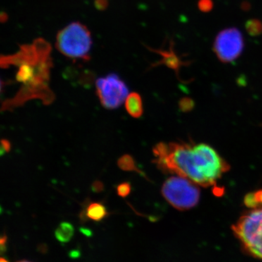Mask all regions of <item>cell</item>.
I'll return each mask as SVG.
<instances>
[{"mask_svg": "<svg viewBox=\"0 0 262 262\" xmlns=\"http://www.w3.org/2000/svg\"><path fill=\"white\" fill-rule=\"evenodd\" d=\"M158 168L164 173L176 174L202 187L214 185L228 171L227 162L206 144L160 142L153 148Z\"/></svg>", "mask_w": 262, "mask_h": 262, "instance_id": "cell-1", "label": "cell"}, {"mask_svg": "<svg viewBox=\"0 0 262 262\" xmlns=\"http://www.w3.org/2000/svg\"><path fill=\"white\" fill-rule=\"evenodd\" d=\"M1 64L5 68L10 65L18 67L16 80L21 83L13 98L3 101L2 111H13L33 99L40 100L45 105L54 101L55 94L49 85L52 62L47 43L39 40L21 48L16 54L2 58Z\"/></svg>", "mask_w": 262, "mask_h": 262, "instance_id": "cell-2", "label": "cell"}, {"mask_svg": "<svg viewBox=\"0 0 262 262\" xmlns=\"http://www.w3.org/2000/svg\"><path fill=\"white\" fill-rule=\"evenodd\" d=\"M56 47L71 59L88 60L92 47L91 32L83 24H71L58 33Z\"/></svg>", "mask_w": 262, "mask_h": 262, "instance_id": "cell-3", "label": "cell"}, {"mask_svg": "<svg viewBox=\"0 0 262 262\" xmlns=\"http://www.w3.org/2000/svg\"><path fill=\"white\" fill-rule=\"evenodd\" d=\"M232 230L246 252L262 260V208L242 215L232 226Z\"/></svg>", "mask_w": 262, "mask_h": 262, "instance_id": "cell-4", "label": "cell"}, {"mask_svg": "<svg viewBox=\"0 0 262 262\" xmlns=\"http://www.w3.org/2000/svg\"><path fill=\"white\" fill-rule=\"evenodd\" d=\"M162 194L169 204L179 211L194 208L201 195L195 183L179 176L170 177L164 182Z\"/></svg>", "mask_w": 262, "mask_h": 262, "instance_id": "cell-5", "label": "cell"}, {"mask_svg": "<svg viewBox=\"0 0 262 262\" xmlns=\"http://www.w3.org/2000/svg\"><path fill=\"white\" fill-rule=\"evenodd\" d=\"M96 87L100 102L107 110L120 107L128 96L126 84L116 74L100 77L96 80Z\"/></svg>", "mask_w": 262, "mask_h": 262, "instance_id": "cell-6", "label": "cell"}, {"mask_svg": "<svg viewBox=\"0 0 262 262\" xmlns=\"http://www.w3.org/2000/svg\"><path fill=\"white\" fill-rule=\"evenodd\" d=\"M213 49L219 59L223 63L234 61L244 51L242 33L234 27L221 31L215 37Z\"/></svg>", "mask_w": 262, "mask_h": 262, "instance_id": "cell-7", "label": "cell"}, {"mask_svg": "<svg viewBox=\"0 0 262 262\" xmlns=\"http://www.w3.org/2000/svg\"><path fill=\"white\" fill-rule=\"evenodd\" d=\"M108 212L106 206L100 202H88L87 204L84 205L83 208L80 213L81 222L87 221L94 222H101L108 216Z\"/></svg>", "mask_w": 262, "mask_h": 262, "instance_id": "cell-8", "label": "cell"}, {"mask_svg": "<svg viewBox=\"0 0 262 262\" xmlns=\"http://www.w3.org/2000/svg\"><path fill=\"white\" fill-rule=\"evenodd\" d=\"M125 108L127 113L134 118H139L144 113L142 99L137 93H131L125 100Z\"/></svg>", "mask_w": 262, "mask_h": 262, "instance_id": "cell-9", "label": "cell"}, {"mask_svg": "<svg viewBox=\"0 0 262 262\" xmlns=\"http://www.w3.org/2000/svg\"><path fill=\"white\" fill-rule=\"evenodd\" d=\"M75 234V228L70 222H61L55 231V237L61 244L70 242Z\"/></svg>", "mask_w": 262, "mask_h": 262, "instance_id": "cell-10", "label": "cell"}, {"mask_svg": "<svg viewBox=\"0 0 262 262\" xmlns=\"http://www.w3.org/2000/svg\"><path fill=\"white\" fill-rule=\"evenodd\" d=\"M117 165L119 168L122 169V170L125 171H135L138 173L141 174V176H144V173L138 168L136 166L135 161H134V158L130 156V155H125L122 156L118 160H117Z\"/></svg>", "mask_w": 262, "mask_h": 262, "instance_id": "cell-11", "label": "cell"}, {"mask_svg": "<svg viewBox=\"0 0 262 262\" xmlns=\"http://www.w3.org/2000/svg\"><path fill=\"white\" fill-rule=\"evenodd\" d=\"M163 57V63L173 70H179V67L182 64V61L177 56L173 51L170 52H160Z\"/></svg>", "mask_w": 262, "mask_h": 262, "instance_id": "cell-12", "label": "cell"}, {"mask_svg": "<svg viewBox=\"0 0 262 262\" xmlns=\"http://www.w3.org/2000/svg\"><path fill=\"white\" fill-rule=\"evenodd\" d=\"M245 204L250 208L256 209L262 206V190L251 192L245 196Z\"/></svg>", "mask_w": 262, "mask_h": 262, "instance_id": "cell-13", "label": "cell"}, {"mask_svg": "<svg viewBox=\"0 0 262 262\" xmlns=\"http://www.w3.org/2000/svg\"><path fill=\"white\" fill-rule=\"evenodd\" d=\"M246 29L250 35H260L262 33V22L258 19H251L246 22Z\"/></svg>", "mask_w": 262, "mask_h": 262, "instance_id": "cell-14", "label": "cell"}, {"mask_svg": "<svg viewBox=\"0 0 262 262\" xmlns=\"http://www.w3.org/2000/svg\"><path fill=\"white\" fill-rule=\"evenodd\" d=\"M131 192V185L129 182H123L117 187V193L121 198H126Z\"/></svg>", "mask_w": 262, "mask_h": 262, "instance_id": "cell-15", "label": "cell"}, {"mask_svg": "<svg viewBox=\"0 0 262 262\" xmlns=\"http://www.w3.org/2000/svg\"><path fill=\"white\" fill-rule=\"evenodd\" d=\"M213 4L212 0H200L198 8L202 12H209L213 8Z\"/></svg>", "mask_w": 262, "mask_h": 262, "instance_id": "cell-16", "label": "cell"}, {"mask_svg": "<svg viewBox=\"0 0 262 262\" xmlns=\"http://www.w3.org/2000/svg\"><path fill=\"white\" fill-rule=\"evenodd\" d=\"M10 149H11V144L10 141L7 139H3L1 141V150H0V154L2 156L9 152Z\"/></svg>", "mask_w": 262, "mask_h": 262, "instance_id": "cell-17", "label": "cell"}, {"mask_svg": "<svg viewBox=\"0 0 262 262\" xmlns=\"http://www.w3.org/2000/svg\"><path fill=\"white\" fill-rule=\"evenodd\" d=\"M7 241H8V237L6 234H3L2 235L1 239H0V245H1V253L3 254L6 251L7 249Z\"/></svg>", "mask_w": 262, "mask_h": 262, "instance_id": "cell-18", "label": "cell"}, {"mask_svg": "<svg viewBox=\"0 0 262 262\" xmlns=\"http://www.w3.org/2000/svg\"><path fill=\"white\" fill-rule=\"evenodd\" d=\"M103 188V184L100 182H96L94 183V185H93V189L96 191V192H100V191L102 190Z\"/></svg>", "mask_w": 262, "mask_h": 262, "instance_id": "cell-19", "label": "cell"}, {"mask_svg": "<svg viewBox=\"0 0 262 262\" xmlns=\"http://www.w3.org/2000/svg\"><path fill=\"white\" fill-rule=\"evenodd\" d=\"M0 262H10V261H8V260L7 259V258H5L4 257H2L1 260H0Z\"/></svg>", "mask_w": 262, "mask_h": 262, "instance_id": "cell-20", "label": "cell"}, {"mask_svg": "<svg viewBox=\"0 0 262 262\" xmlns=\"http://www.w3.org/2000/svg\"><path fill=\"white\" fill-rule=\"evenodd\" d=\"M17 262H32V261H27V260H21V261H18Z\"/></svg>", "mask_w": 262, "mask_h": 262, "instance_id": "cell-21", "label": "cell"}]
</instances>
